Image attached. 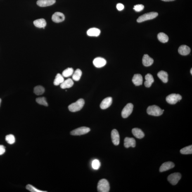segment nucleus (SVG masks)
Segmentation results:
<instances>
[{"label":"nucleus","instance_id":"f257e3e1","mask_svg":"<svg viewBox=\"0 0 192 192\" xmlns=\"http://www.w3.org/2000/svg\"><path fill=\"white\" fill-rule=\"evenodd\" d=\"M85 104L84 100L83 99H80L75 103L72 104L68 106V109L70 111L76 112L82 109Z\"/></svg>","mask_w":192,"mask_h":192},{"label":"nucleus","instance_id":"f03ea898","mask_svg":"<svg viewBox=\"0 0 192 192\" xmlns=\"http://www.w3.org/2000/svg\"><path fill=\"white\" fill-rule=\"evenodd\" d=\"M147 113L149 115L158 116L162 115L164 111V110H162L160 107L157 105H153L149 106L147 109Z\"/></svg>","mask_w":192,"mask_h":192},{"label":"nucleus","instance_id":"7ed1b4c3","mask_svg":"<svg viewBox=\"0 0 192 192\" xmlns=\"http://www.w3.org/2000/svg\"><path fill=\"white\" fill-rule=\"evenodd\" d=\"M97 188L98 192H109L110 189V187L108 180L105 179L100 180L98 183Z\"/></svg>","mask_w":192,"mask_h":192},{"label":"nucleus","instance_id":"20e7f679","mask_svg":"<svg viewBox=\"0 0 192 192\" xmlns=\"http://www.w3.org/2000/svg\"><path fill=\"white\" fill-rule=\"evenodd\" d=\"M158 13L157 12H151L145 14L140 16L137 19V22H141L146 21L153 19L157 17Z\"/></svg>","mask_w":192,"mask_h":192},{"label":"nucleus","instance_id":"39448f33","mask_svg":"<svg viewBox=\"0 0 192 192\" xmlns=\"http://www.w3.org/2000/svg\"><path fill=\"white\" fill-rule=\"evenodd\" d=\"M182 99V96L179 94H172L166 98V101L169 104H175Z\"/></svg>","mask_w":192,"mask_h":192},{"label":"nucleus","instance_id":"423d86ee","mask_svg":"<svg viewBox=\"0 0 192 192\" xmlns=\"http://www.w3.org/2000/svg\"><path fill=\"white\" fill-rule=\"evenodd\" d=\"M91 131L89 127H82L74 129L70 132V134L73 136H80L87 134Z\"/></svg>","mask_w":192,"mask_h":192},{"label":"nucleus","instance_id":"0eeeda50","mask_svg":"<svg viewBox=\"0 0 192 192\" xmlns=\"http://www.w3.org/2000/svg\"><path fill=\"white\" fill-rule=\"evenodd\" d=\"M181 178V174L179 173H175L171 174L168 177V180L173 185L177 184Z\"/></svg>","mask_w":192,"mask_h":192},{"label":"nucleus","instance_id":"6e6552de","mask_svg":"<svg viewBox=\"0 0 192 192\" xmlns=\"http://www.w3.org/2000/svg\"><path fill=\"white\" fill-rule=\"evenodd\" d=\"M134 105L131 103H129L126 105L122 110V115L123 118H126L132 113Z\"/></svg>","mask_w":192,"mask_h":192},{"label":"nucleus","instance_id":"1a4fd4ad","mask_svg":"<svg viewBox=\"0 0 192 192\" xmlns=\"http://www.w3.org/2000/svg\"><path fill=\"white\" fill-rule=\"evenodd\" d=\"M93 63L96 68H100L106 65V61L105 59L98 57L94 59L93 61Z\"/></svg>","mask_w":192,"mask_h":192},{"label":"nucleus","instance_id":"9d476101","mask_svg":"<svg viewBox=\"0 0 192 192\" xmlns=\"http://www.w3.org/2000/svg\"><path fill=\"white\" fill-rule=\"evenodd\" d=\"M112 141L113 144L115 146H118L120 143V135L116 129H114L111 133Z\"/></svg>","mask_w":192,"mask_h":192},{"label":"nucleus","instance_id":"9b49d317","mask_svg":"<svg viewBox=\"0 0 192 192\" xmlns=\"http://www.w3.org/2000/svg\"><path fill=\"white\" fill-rule=\"evenodd\" d=\"M52 19L53 22L56 23H59L65 20V16L63 13L57 12L53 15Z\"/></svg>","mask_w":192,"mask_h":192},{"label":"nucleus","instance_id":"f8f14e48","mask_svg":"<svg viewBox=\"0 0 192 192\" xmlns=\"http://www.w3.org/2000/svg\"><path fill=\"white\" fill-rule=\"evenodd\" d=\"M112 101V99L111 97H109L104 99L100 104V107L102 109H105L108 108L111 105Z\"/></svg>","mask_w":192,"mask_h":192},{"label":"nucleus","instance_id":"ddd939ff","mask_svg":"<svg viewBox=\"0 0 192 192\" xmlns=\"http://www.w3.org/2000/svg\"><path fill=\"white\" fill-rule=\"evenodd\" d=\"M175 167V164L171 162H168L164 163L160 166V172H165L169 169H172Z\"/></svg>","mask_w":192,"mask_h":192},{"label":"nucleus","instance_id":"4468645a","mask_svg":"<svg viewBox=\"0 0 192 192\" xmlns=\"http://www.w3.org/2000/svg\"><path fill=\"white\" fill-rule=\"evenodd\" d=\"M56 2V0H38L37 4L40 7H46L52 6Z\"/></svg>","mask_w":192,"mask_h":192},{"label":"nucleus","instance_id":"2eb2a0df","mask_svg":"<svg viewBox=\"0 0 192 192\" xmlns=\"http://www.w3.org/2000/svg\"><path fill=\"white\" fill-rule=\"evenodd\" d=\"M124 146L126 148L129 147H135L136 145L135 140L133 138L126 137L124 140Z\"/></svg>","mask_w":192,"mask_h":192},{"label":"nucleus","instance_id":"dca6fc26","mask_svg":"<svg viewBox=\"0 0 192 192\" xmlns=\"http://www.w3.org/2000/svg\"><path fill=\"white\" fill-rule=\"evenodd\" d=\"M132 81L136 86L141 85L143 81L142 76L139 74H134L133 77Z\"/></svg>","mask_w":192,"mask_h":192},{"label":"nucleus","instance_id":"f3484780","mask_svg":"<svg viewBox=\"0 0 192 192\" xmlns=\"http://www.w3.org/2000/svg\"><path fill=\"white\" fill-rule=\"evenodd\" d=\"M190 51H191V49L190 48L186 45L181 46L178 49V52L179 54L183 56H186L189 54Z\"/></svg>","mask_w":192,"mask_h":192},{"label":"nucleus","instance_id":"a211bd4d","mask_svg":"<svg viewBox=\"0 0 192 192\" xmlns=\"http://www.w3.org/2000/svg\"><path fill=\"white\" fill-rule=\"evenodd\" d=\"M153 59L150 58L148 55H145L142 58V63L146 67L150 66L153 64Z\"/></svg>","mask_w":192,"mask_h":192},{"label":"nucleus","instance_id":"6ab92c4d","mask_svg":"<svg viewBox=\"0 0 192 192\" xmlns=\"http://www.w3.org/2000/svg\"><path fill=\"white\" fill-rule=\"evenodd\" d=\"M146 81L145 82V85L147 88H150L151 86L152 83L154 82L153 76L152 74L148 73L145 76Z\"/></svg>","mask_w":192,"mask_h":192},{"label":"nucleus","instance_id":"aec40b11","mask_svg":"<svg viewBox=\"0 0 192 192\" xmlns=\"http://www.w3.org/2000/svg\"><path fill=\"white\" fill-rule=\"evenodd\" d=\"M35 26L38 28L45 29L46 25V22L44 19H40L35 20L34 22Z\"/></svg>","mask_w":192,"mask_h":192},{"label":"nucleus","instance_id":"412c9836","mask_svg":"<svg viewBox=\"0 0 192 192\" xmlns=\"http://www.w3.org/2000/svg\"><path fill=\"white\" fill-rule=\"evenodd\" d=\"M132 134L137 138L142 139L144 137L145 134L141 129L137 128H135L132 129Z\"/></svg>","mask_w":192,"mask_h":192},{"label":"nucleus","instance_id":"4be33fe9","mask_svg":"<svg viewBox=\"0 0 192 192\" xmlns=\"http://www.w3.org/2000/svg\"><path fill=\"white\" fill-rule=\"evenodd\" d=\"M73 84L74 82L72 79L69 78L64 81L63 82L60 84V86L62 89H65L72 87Z\"/></svg>","mask_w":192,"mask_h":192},{"label":"nucleus","instance_id":"5701e85b","mask_svg":"<svg viewBox=\"0 0 192 192\" xmlns=\"http://www.w3.org/2000/svg\"><path fill=\"white\" fill-rule=\"evenodd\" d=\"M157 76L164 83H167L168 81V74L163 70L160 71L158 73Z\"/></svg>","mask_w":192,"mask_h":192},{"label":"nucleus","instance_id":"b1692460","mask_svg":"<svg viewBox=\"0 0 192 192\" xmlns=\"http://www.w3.org/2000/svg\"><path fill=\"white\" fill-rule=\"evenodd\" d=\"M100 30L99 29L96 28L90 29L87 31V34L90 36L97 37L100 34Z\"/></svg>","mask_w":192,"mask_h":192},{"label":"nucleus","instance_id":"393cba45","mask_svg":"<svg viewBox=\"0 0 192 192\" xmlns=\"http://www.w3.org/2000/svg\"><path fill=\"white\" fill-rule=\"evenodd\" d=\"M157 37H158L159 40L162 43L167 42L169 40L168 36L163 32L160 33L158 34Z\"/></svg>","mask_w":192,"mask_h":192},{"label":"nucleus","instance_id":"a878e982","mask_svg":"<svg viewBox=\"0 0 192 192\" xmlns=\"http://www.w3.org/2000/svg\"><path fill=\"white\" fill-rule=\"evenodd\" d=\"M82 75V71L80 69H77L73 74L72 78L74 81H78L80 80Z\"/></svg>","mask_w":192,"mask_h":192},{"label":"nucleus","instance_id":"bb28decb","mask_svg":"<svg viewBox=\"0 0 192 192\" xmlns=\"http://www.w3.org/2000/svg\"><path fill=\"white\" fill-rule=\"evenodd\" d=\"M64 80V78L63 76L60 73L57 74L56 78L54 81L53 83L55 86H58L59 85L61 84L63 82Z\"/></svg>","mask_w":192,"mask_h":192},{"label":"nucleus","instance_id":"cd10ccee","mask_svg":"<svg viewBox=\"0 0 192 192\" xmlns=\"http://www.w3.org/2000/svg\"><path fill=\"white\" fill-rule=\"evenodd\" d=\"M181 154L183 155H189L191 154L192 153V146H190L185 147L181 149L180 150Z\"/></svg>","mask_w":192,"mask_h":192},{"label":"nucleus","instance_id":"c85d7f7f","mask_svg":"<svg viewBox=\"0 0 192 192\" xmlns=\"http://www.w3.org/2000/svg\"><path fill=\"white\" fill-rule=\"evenodd\" d=\"M44 88L42 86H36L34 89L35 94L38 96L42 95L45 92Z\"/></svg>","mask_w":192,"mask_h":192},{"label":"nucleus","instance_id":"c756f323","mask_svg":"<svg viewBox=\"0 0 192 192\" xmlns=\"http://www.w3.org/2000/svg\"><path fill=\"white\" fill-rule=\"evenodd\" d=\"M73 72V69L72 68H68L63 71L62 72V75L63 77H68L72 75Z\"/></svg>","mask_w":192,"mask_h":192},{"label":"nucleus","instance_id":"7c9ffc66","mask_svg":"<svg viewBox=\"0 0 192 192\" xmlns=\"http://www.w3.org/2000/svg\"><path fill=\"white\" fill-rule=\"evenodd\" d=\"M6 140L7 142L10 145L14 144L15 141V137L13 134L7 135L6 137Z\"/></svg>","mask_w":192,"mask_h":192},{"label":"nucleus","instance_id":"2f4dec72","mask_svg":"<svg viewBox=\"0 0 192 192\" xmlns=\"http://www.w3.org/2000/svg\"><path fill=\"white\" fill-rule=\"evenodd\" d=\"M36 101L39 104L44 105L45 106H47L48 103L46 101V99L45 97L38 98L36 99Z\"/></svg>","mask_w":192,"mask_h":192},{"label":"nucleus","instance_id":"473e14b6","mask_svg":"<svg viewBox=\"0 0 192 192\" xmlns=\"http://www.w3.org/2000/svg\"><path fill=\"white\" fill-rule=\"evenodd\" d=\"M26 188L27 190H29L32 192H46V191H43L42 190L38 189L37 188L35 187L32 185L29 184L27 185L26 186Z\"/></svg>","mask_w":192,"mask_h":192},{"label":"nucleus","instance_id":"72a5a7b5","mask_svg":"<svg viewBox=\"0 0 192 192\" xmlns=\"http://www.w3.org/2000/svg\"><path fill=\"white\" fill-rule=\"evenodd\" d=\"M100 166V163L98 160H95L93 161L92 163V167L95 170H98Z\"/></svg>","mask_w":192,"mask_h":192},{"label":"nucleus","instance_id":"f704fd0d","mask_svg":"<svg viewBox=\"0 0 192 192\" xmlns=\"http://www.w3.org/2000/svg\"><path fill=\"white\" fill-rule=\"evenodd\" d=\"M144 8V6L143 5L137 4L134 6V9L136 12H140L142 11Z\"/></svg>","mask_w":192,"mask_h":192},{"label":"nucleus","instance_id":"c9c22d12","mask_svg":"<svg viewBox=\"0 0 192 192\" xmlns=\"http://www.w3.org/2000/svg\"><path fill=\"white\" fill-rule=\"evenodd\" d=\"M116 8L119 11H121L124 9V6L123 4H121V3H119V4H117L116 6Z\"/></svg>","mask_w":192,"mask_h":192},{"label":"nucleus","instance_id":"e433bc0d","mask_svg":"<svg viewBox=\"0 0 192 192\" xmlns=\"http://www.w3.org/2000/svg\"><path fill=\"white\" fill-rule=\"evenodd\" d=\"M6 151L5 147L3 145H0V155L3 154Z\"/></svg>","mask_w":192,"mask_h":192},{"label":"nucleus","instance_id":"4c0bfd02","mask_svg":"<svg viewBox=\"0 0 192 192\" xmlns=\"http://www.w3.org/2000/svg\"><path fill=\"white\" fill-rule=\"evenodd\" d=\"M162 1H174L175 0H162Z\"/></svg>","mask_w":192,"mask_h":192},{"label":"nucleus","instance_id":"58836bf2","mask_svg":"<svg viewBox=\"0 0 192 192\" xmlns=\"http://www.w3.org/2000/svg\"><path fill=\"white\" fill-rule=\"evenodd\" d=\"M190 73H191V74L192 75V68L191 69V70H190Z\"/></svg>","mask_w":192,"mask_h":192},{"label":"nucleus","instance_id":"ea45409f","mask_svg":"<svg viewBox=\"0 0 192 192\" xmlns=\"http://www.w3.org/2000/svg\"><path fill=\"white\" fill-rule=\"evenodd\" d=\"M1 99H0V106H1Z\"/></svg>","mask_w":192,"mask_h":192}]
</instances>
